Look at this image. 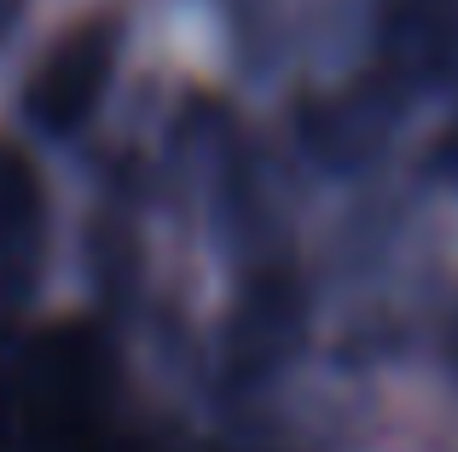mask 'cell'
<instances>
[{"mask_svg": "<svg viewBox=\"0 0 458 452\" xmlns=\"http://www.w3.org/2000/svg\"><path fill=\"white\" fill-rule=\"evenodd\" d=\"M0 452H111V365L93 331H41L0 365Z\"/></svg>", "mask_w": 458, "mask_h": 452, "instance_id": "1", "label": "cell"}, {"mask_svg": "<svg viewBox=\"0 0 458 452\" xmlns=\"http://www.w3.org/2000/svg\"><path fill=\"white\" fill-rule=\"evenodd\" d=\"M116 53H123V23L111 12L70 23L53 46L41 53L35 76L23 81V111L47 134H76L93 111H99L105 88L116 76Z\"/></svg>", "mask_w": 458, "mask_h": 452, "instance_id": "2", "label": "cell"}, {"mask_svg": "<svg viewBox=\"0 0 458 452\" xmlns=\"http://www.w3.org/2000/svg\"><path fill=\"white\" fill-rule=\"evenodd\" d=\"M47 267V186L30 151L0 139V319L35 296Z\"/></svg>", "mask_w": 458, "mask_h": 452, "instance_id": "3", "label": "cell"}, {"mask_svg": "<svg viewBox=\"0 0 458 452\" xmlns=\"http://www.w3.org/2000/svg\"><path fill=\"white\" fill-rule=\"evenodd\" d=\"M6 6H12V0H0V12H6Z\"/></svg>", "mask_w": 458, "mask_h": 452, "instance_id": "4", "label": "cell"}]
</instances>
